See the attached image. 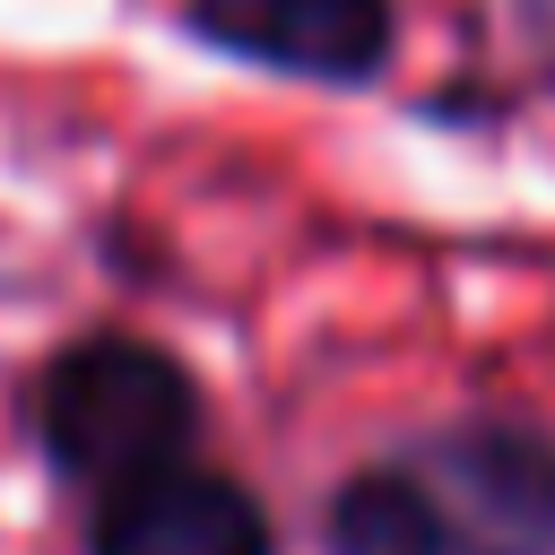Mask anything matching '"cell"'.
<instances>
[{
  "mask_svg": "<svg viewBox=\"0 0 555 555\" xmlns=\"http://www.w3.org/2000/svg\"><path fill=\"white\" fill-rule=\"evenodd\" d=\"M330 555H451V520L425 468H364L330 494Z\"/></svg>",
  "mask_w": 555,
  "mask_h": 555,
  "instance_id": "cell-5",
  "label": "cell"
},
{
  "mask_svg": "<svg viewBox=\"0 0 555 555\" xmlns=\"http://www.w3.org/2000/svg\"><path fill=\"white\" fill-rule=\"evenodd\" d=\"M87 555H269V520L234 477L173 460L95 503Z\"/></svg>",
  "mask_w": 555,
  "mask_h": 555,
  "instance_id": "cell-3",
  "label": "cell"
},
{
  "mask_svg": "<svg viewBox=\"0 0 555 555\" xmlns=\"http://www.w3.org/2000/svg\"><path fill=\"white\" fill-rule=\"evenodd\" d=\"M451 555H555V451L529 425H460L416 451Z\"/></svg>",
  "mask_w": 555,
  "mask_h": 555,
  "instance_id": "cell-2",
  "label": "cell"
},
{
  "mask_svg": "<svg viewBox=\"0 0 555 555\" xmlns=\"http://www.w3.org/2000/svg\"><path fill=\"white\" fill-rule=\"evenodd\" d=\"M199 35L286 78H364L390 52V0H199Z\"/></svg>",
  "mask_w": 555,
  "mask_h": 555,
  "instance_id": "cell-4",
  "label": "cell"
},
{
  "mask_svg": "<svg viewBox=\"0 0 555 555\" xmlns=\"http://www.w3.org/2000/svg\"><path fill=\"white\" fill-rule=\"evenodd\" d=\"M35 425H43V451L61 477L113 494L191 451L199 382L147 338H87V347L52 356V373L35 390Z\"/></svg>",
  "mask_w": 555,
  "mask_h": 555,
  "instance_id": "cell-1",
  "label": "cell"
}]
</instances>
